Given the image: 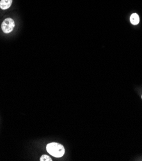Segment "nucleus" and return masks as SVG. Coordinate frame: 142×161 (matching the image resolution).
<instances>
[{
  "instance_id": "obj_1",
  "label": "nucleus",
  "mask_w": 142,
  "mask_h": 161,
  "mask_svg": "<svg viewBox=\"0 0 142 161\" xmlns=\"http://www.w3.org/2000/svg\"><path fill=\"white\" fill-rule=\"evenodd\" d=\"M47 152L54 157H61L65 153V148L63 145L57 143L48 144L46 146Z\"/></svg>"
},
{
  "instance_id": "obj_2",
  "label": "nucleus",
  "mask_w": 142,
  "mask_h": 161,
  "mask_svg": "<svg viewBox=\"0 0 142 161\" xmlns=\"http://www.w3.org/2000/svg\"><path fill=\"white\" fill-rule=\"evenodd\" d=\"M15 23L11 18H6L3 21L1 25V29L5 33H9L14 28Z\"/></svg>"
},
{
  "instance_id": "obj_3",
  "label": "nucleus",
  "mask_w": 142,
  "mask_h": 161,
  "mask_svg": "<svg viewBox=\"0 0 142 161\" xmlns=\"http://www.w3.org/2000/svg\"><path fill=\"white\" fill-rule=\"evenodd\" d=\"M12 0H1L0 1V8L3 10H6L10 7Z\"/></svg>"
},
{
  "instance_id": "obj_4",
  "label": "nucleus",
  "mask_w": 142,
  "mask_h": 161,
  "mask_svg": "<svg viewBox=\"0 0 142 161\" xmlns=\"http://www.w3.org/2000/svg\"><path fill=\"white\" fill-rule=\"evenodd\" d=\"M130 21L134 25H136L138 23H139L140 18L137 13H134L132 15H131V18H130Z\"/></svg>"
},
{
  "instance_id": "obj_5",
  "label": "nucleus",
  "mask_w": 142,
  "mask_h": 161,
  "mask_svg": "<svg viewBox=\"0 0 142 161\" xmlns=\"http://www.w3.org/2000/svg\"><path fill=\"white\" fill-rule=\"evenodd\" d=\"M40 161H52V159L50 157L46 155H43L40 159Z\"/></svg>"
}]
</instances>
